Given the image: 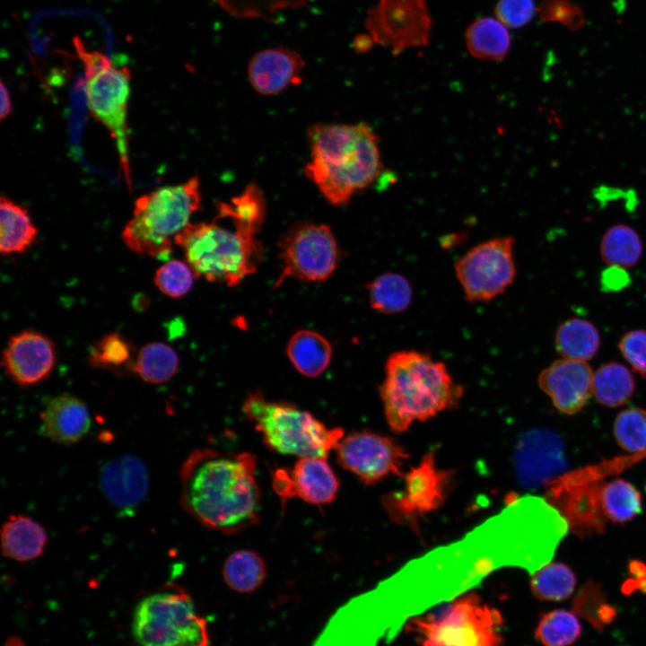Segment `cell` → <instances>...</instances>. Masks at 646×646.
<instances>
[{
	"instance_id": "cell-39",
	"label": "cell",
	"mask_w": 646,
	"mask_h": 646,
	"mask_svg": "<svg viewBox=\"0 0 646 646\" xmlns=\"http://www.w3.org/2000/svg\"><path fill=\"white\" fill-rule=\"evenodd\" d=\"M614 435L618 445L633 454L646 450V410L629 407L621 411L614 422Z\"/></svg>"
},
{
	"instance_id": "cell-28",
	"label": "cell",
	"mask_w": 646,
	"mask_h": 646,
	"mask_svg": "<svg viewBox=\"0 0 646 646\" xmlns=\"http://www.w3.org/2000/svg\"><path fill=\"white\" fill-rule=\"evenodd\" d=\"M371 308L386 315L406 310L413 300V288L406 277L395 272L380 275L367 285Z\"/></svg>"
},
{
	"instance_id": "cell-44",
	"label": "cell",
	"mask_w": 646,
	"mask_h": 646,
	"mask_svg": "<svg viewBox=\"0 0 646 646\" xmlns=\"http://www.w3.org/2000/svg\"><path fill=\"white\" fill-rule=\"evenodd\" d=\"M618 349L632 368L646 376V330L633 329L626 332L618 342Z\"/></svg>"
},
{
	"instance_id": "cell-6",
	"label": "cell",
	"mask_w": 646,
	"mask_h": 646,
	"mask_svg": "<svg viewBox=\"0 0 646 646\" xmlns=\"http://www.w3.org/2000/svg\"><path fill=\"white\" fill-rule=\"evenodd\" d=\"M242 411L264 443L281 454L327 458L344 437L342 428H329L310 413L287 402L270 401L259 392L247 397Z\"/></svg>"
},
{
	"instance_id": "cell-9",
	"label": "cell",
	"mask_w": 646,
	"mask_h": 646,
	"mask_svg": "<svg viewBox=\"0 0 646 646\" xmlns=\"http://www.w3.org/2000/svg\"><path fill=\"white\" fill-rule=\"evenodd\" d=\"M501 614L475 593L460 596L438 614L411 618L423 646H501Z\"/></svg>"
},
{
	"instance_id": "cell-30",
	"label": "cell",
	"mask_w": 646,
	"mask_h": 646,
	"mask_svg": "<svg viewBox=\"0 0 646 646\" xmlns=\"http://www.w3.org/2000/svg\"><path fill=\"white\" fill-rule=\"evenodd\" d=\"M266 567L263 558L255 551L240 549L225 559L223 567L224 582L239 593H250L264 582Z\"/></svg>"
},
{
	"instance_id": "cell-12",
	"label": "cell",
	"mask_w": 646,
	"mask_h": 646,
	"mask_svg": "<svg viewBox=\"0 0 646 646\" xmlns=\"http://www.w3.org/2000/svg\"><path fill=\"white\" fill-rule=\"evenodd\" d=\"M432 20L425 0H380L366 14L365 28L373 43L394 56L426 46Z\"/></svg>"
},
{
	"instance_id": "cell-34",
	"label": "cell",
	"mask_w": 646,
	"mask_h": 646,
	"mask_svg": "<svg viewBox=\"0 0 646 646\" xmlns=\"http://www.w3.org/2000/svg\"><path fill=\"white\" fill-rule=\"evenodd\" d=\"M218 212V215L228 218L240 229L256 236L266 214L264 196L258 187L252 184L230 202L221 203Z\"/></svg>"
},
{
	"instance_id": "cell-47",
	"label": "cell",
	"mask_w": 646,
	"mask_h": 646,
	"mask_svg": "<svg viewBox=\"0 0 646 646\" xmlns=\"http://www.w3.org/2000/svg\"><path fill=\"white\" fill-rule=\"evenodd\" d=\"M373 41L371 38L368 35H361L357 37L354 42V47L358 50H367L372 46Z\"/></svg>"
},
{
	"instance_id": "cell-41",
	"label": "cell",
	"mask_w": 646,
	"mask_h": 646,
	"mask_svg": "<svg viewBox=\"0 0 646 646\" xmlns=\"http://www.w3.org/2000/svg\"><path fill=\"white\" fill-rule=\"evenodd\" d=\"M131 356L130 343L119 333L112 332L92 346L90 362L93 366L118 368L127 364Z\"/></svg>"
},
{
	"instance_id": "cell-16",
	"label": "cell",
	"mask_w": 646,
	"mask_h": 646,
	"mask_svg": "<svg viewBox=\"0 0 646 646\" xmlns=\"http://www.w3.org/2000/svg\"><path fill=\"white\" fill-rule=\"evenodd\" d=\"M327 458H300L291 470L273 473V488L282 502L299 497L314 505L332 502L339 491V480Z\"/></svg>"
},
{
	"instance_id": "cell-22",
	"label": "cell",
	"mask_w": 646,
	"mask_h": 646,
	"mask_svg": "<svg viewBox=\"0 0 646 646\" xmlns=\"http://www.w3.org/2000/svg\"><path fill=\"white\" fill-rule=\"evenodd\" d=\"M40 432L50 441L72 445L83 439L92 424L87 406L71 394L53 397L40 415Z\"/></svg>"
},
{
	"instance_id": "cell-33",
	"label": "cell",
	"mask_w": 646,
	"mask_h": 646,
	"mask_svg": "<svg viewBox=\"0 0 646 646\" xmlns=\"http://www.w3.org/2000/svg\"><path fill=\"white\" fill-rule=\"evenodd\" d=\"M646 458V450L632 455L618 456L604 459L594 465L564 473L554 479L548 485L551 492H561L587 483L602 481L604 478L619 474Z\"/></svg>"
},
{
	"instance_id": "cell-15",
	"label": "cell",
	"mask_w": 646,
	"mask_h": 646,
	"mask_svg": "<svg viewBox=\"0 0 646 646\" xmlns=\"http://www.w3.org/2000/svg\"><path fill=\"white\" fill-rule=\"evenodd\" d=\"M513 461L519 483L531 490L546 488L567 467L561 437L546 429L523 432L517 441Z\"/></svg>"
},
{
	"instance_id": "cell-18",
	"label": "cell",
	"mask_w": 646,
	"mask_h": 646,
	"mask_svg": "<svg viewBox=\"0 0 646 646\" xmlns=\"http://www.w3.org/2000/svg\"><path fill=\"white\" fill-rule=\"evenodd\" d=\"M593 372L586 362L560 359L538 375V386L554 407L565 415H574L592 395Z\"/></svg>"
},
{
	"instance_id": "cell-21",
	"label": "cell",
	"mask_w": 646,
	"mask_h": 646,
	"mask_svg": "<svg viewBox=\"0 0 646 646\" xmlns=\"http://www.w3.org/2000/svg\"><path fill=\"white\" fill-rule=\"evenodd\" d=\"M602 481H595L554 493H546V499L567 520L570 529L578 536L586 537L601 532L605 527V515L600 502Z\"/></svg>"
},
{
	"instance_id": "cell-36",
	"label": "cell",
	"mask_w": 646,
	"mask_h": 646,
	"mask_svg": "<svg viewBox=\"0 0 646 646\" xmlns=\"http://www.w3.org/2000/svg\"><path fill=\"white\" fill-rule=\"evenodd\" d=\"M576 587V577L567 565L547 563L532 573L533 595L543 601H562L571 597Z\"/></svg>"
},
{
	"instance_id": "cell-2",
	"label": "cell",
	"mask_w": 646,
	"mask_h": 646,
	"mask_svg": "<svg viewBox=\"0 0 646 646\" xmlns=\"http://www.w3.org/2000/svg\"><path fill=\"white\" fill-rule=\"evenodd\" d=\"M308 138L310 159L304 174L331 205H346L379 176V141L367 124H316Z\"/></svg>"
},
{
	"instance_id": "cell-31",
	"label": "cell",
	"mask_w": 646,
	"mask_h": 646,
	"mask_svg": "<svg viewBox=\"0 0 646 646\" xmlns=\"http://www.w3.org/2000/svg\"><path fill=\"white\" fill-rule=\"evenodd\" d=\"M643 251L639 233L624 223L612 225L604 233L600 242L603 261L609 266L624 268L635 266Z\"/></svg>"
},
{
	"instance_id": "cell-32",
	"label": "cell",
	"mask_w": 646,
	"mask_h": 646,
	"mask_svg": "<svg viewBox=\"0 0 646 646\" xmlns=\"http://www.w3.org/2000/svg\"><path fill=\"white\" fill-rule=\"evenodd\" d=\"M179 365V356L171 346L153 342L139 350L132 370L148 383L162 384L177 373Z\"/></svg>"
},
{
	"instance_id": "cell-1",
	"label": "cell",
	"mask_w": 646,
	"mask_h": 646,
	"mask_svg": "<svg viewBox=\"0 0 646 646\" xmlns=\"http://www.w3.org/2000/svg\"><path fill=\"white\" fill-rule=\"evenodd\" d=\"M256 471L251 453L196 450L179 470L181 505L207 528L226 535L242 531L260 519L261 491Z\"/></svg>"
},
{
	"instance_id": "cell-17",
	"label": "cell",
	"mask_w": 646,
	"mask_h": 646,
	"mask_svg": "<svg viewBox=\"0 0 646 646\" xmlns=\"http://www.w3.org/2000/svg\"><path fill=\"white\" fill-rule=\"evenodd\" d=\"M57 361L50 338L35 330L11 336L3 352L2 366L6 375L20 386H31L45 380Z\"/></svg>"
},
{
	"instance_id": "cell-20",
	"label": "cell",
	"mask_w": 646,
	"mask_h": 646,
	"mask_svg": "<svg viewBox=\"0 0 646 646\" xmlns=\"http://www.w3.org/2000/svg\"><path fill=\"white\" fill-rule=\"evenodd\" d=\"M305 61L301 55L284 47L268 48L252 56L248 76L252 88L263 95H275L301 81Z\"/></svg>"
},
{
	"instance_id": "cell-25",
	"label": "cell",
	"mask_w": 646,
	"mask_h": 646,
	"mask_svg": "<svg viewBox=\"0 0 646 646\" xmlns=\"http://www.w3.org/2000/svg\"><path fill=\"white\" fill-rule=\"evenodd\" d=\"M465 41L473 57L498 61L509 52L511 39L508 28L498 19L484 17L476 20L467 27Z\"/></svg>"
},
{
	"instance_id": "cell-8",
	"label": "cell",
	"mask_w": 646,
	"mask_h": 646,
	"mask_svg": "<svg viewBox=\"0 0 646 646\" xmlns=\"http://www.w3.org/2000/svg\"><path fill=\"white\" fill-rule=\"evenodd\" d=\"M132 632L140 646H208L206 621L179 586L150 594L136 606Z\"/></svg>"
},
{
	"instance_id": "cell-42",
	"label": "cell",
	"mask_w": 646,
	"mask_h": 646,
	"mask_svg": "<svg viewBox=\"0 0 646 646\" xmlns=\"http://www.w3.org/2000/svg\"><path fill=\"white\" fill-rule=\"evenodd\" d=\"M537 12L544 22H557L571 31H577L585 24L582 9L572 0H542Z\"/></svg>"
},
{
	"instance_id": "cell-10",
	"label": "cell",
	"mask_w": 646,
	"mask_h": 646,
	"mask_svg": "<svg viewBox=\"0 0 646 646\" xmlns=\"http://www.w3.org/2000/svg\"><path fill=\"white\" fill-rule=\"evenodd\" d=\"M514 239L497 237L470 249L454 264L465 298L488 302L502 294L514 282Z\"/></svg>"
},
{
	"instance_id": "cell-26",
	"label": "cell",
	"mask_w": 646,
	"mask_h": 646,
	"mask_svg": "<svg viewBox=\"0 0 646 646\" xmlns=\"http://www.w3.org/2000/svg\"><path fill=\"white\" fill-rule=\"evenodd\" d=\"M554 346L564 359L586 362L597 354L600 336L591 322L573 318L558 326L554 334Z\"/></svg>"
},
{
	"instance_id": "cell-24",
	"label": "cell",
	"mask_w": 646,
	"mask_h": 646,
	"mask_svg": "<svg viewBox=\"0 0 646 646\" xmlns=\"http://www.w3.org/2000/svg\"><path fill=\"white\" fill-rule=\"evenodd\" d=\"M38 229L29 211L7 196L0 199V251L4 256L27 251L35 242Z\"/></svg>"
},
{
	"instance_id": "cell-23",
	"label": "cell",
	"mask_w": 646,
	"mask_h": 646,
	"mask_svg": "<svg viewBox=\"0 0 646 646\" xmlns=\"http://www.w3.org/2000/svg\"><path fill=\"white\" fill-rule=\"evenodd\" d=\"M45 528L35 519L24 515H12L1 530L3 554L18 562H28L39 557L47 545Z\"/></svg>"
},
{
	"instance_id": "cell-43",
	"label": "cell",
	"mask_w": 646,
	"mask_h": 646,
	"mask_svg": "<svg viewBox=\"0 0 646 646\" xmlns=\"http://www.w3.org/2000/svg\"><path fill=\"white\" fill-rule=\"evenodd\" d=\"M536 12L534 0H498L494 8L496 19L511 29L528 23Z\"/></svg>"
},
{
	"instance_id": "cell-7",
	"label": "cell",
	"mask_w": 646,
	"mask_h": 646,
	"mask_svg": "<svg viewBox=\"0 0 646 646\" xmlns=\"http://www.w3.org/2000/svg\"><path fill=\"white\" fill-rule=\"evenodd\" d=\"M74 44L84 68L89 109L115 140L125 179L131 186L127 120L130 71L127 66H115L100 51L88 50L79 38L74 39Z\"/></svg>"
},
{
	"instance_id": "cell-3",
	"label": "cell",
	"mask_w": 646,
	"mask_h": 646,
	"mask_svg": "<svg viewBox=\"0 0 646 646\" xmlns=\"http://www.w3.org/2000/svg\"><path fill=\"white\" fill-rule=\"evenodd\" d=\"M463 394L446 364L429 354L401 350L386 361L380 395L388 424L396 433L457 407Z\"/></svg>"
},
{
	"instance_id": "cell-45",
	"label": "cell",
	"mask_w": 646,
	"mask_h": 646,
	"mask_svg": "<svg viewBox=\"0 0 646 646\" xmlns=\"http://www.w3.org/2000/svg\"><path fill=\"white\" fill-rule=\"evenodd\" d=\"M631 283V278L624 267L610 266L605 269L600 277V284L605 292H618Z\"/></svg>"
},
{
	"instance_id": "cell-35",
	"label": "cell",
	"mask_w": 646,
	"mask_h": 646,
	"mask_svg": "<svg viewBox=\"0 0 646 646\" xmlns=\"http://www.w3.org/2000/svg\"><path fill=\"white\" fill-rule=\"evenodd\" d=\"M600 502L605 517L613 522H626L642 510L641 493L624 479L602 482Z\"/></svg>"
},
{
	"instance_id": "cell-14",
	"label": "cell",
	"mask_w": 646,
	"mask_h": 646,
	"mask_svg": "<svg viewBox=\"0 0 646 646\" xmlns=\"http://www.w3.org/2000/svg\"><path fill=\"white\" fill-rule=\"evenodd\" d=\"M338 463L367 484L389 475L403 476L408 454L397 441L375 432H355L343 437L334 449Z\"/></svg>"
},
{
	"instance_id": "cell-38",
	"label": "cell",
	"mask_w": 646,
	"mask_h": 646,
	"mask_svg": "<svg viewBox=\"0 0 646 646\" xmlns=\"http://www.w3.org/2000/svg\"><path fill=\"white\" fill-rule=\"evenodd\" d=\"M572 610L598 631L616 616L615 608L607 602L601 587L593 581L587 582L581 589L573 599Z\"/></svg>"
},
{
	"instance_id": "cell-29",
	"label": "cell",
	"mask_w": 646,
	"mask_h": 646,
	"mask_svg": "<svg viewBox=\"0 0 646 646\" xmlns=\"http://www.w3.org/2000/svg\"><path fill=\"white\" fill-rule=\"evenodd\" d=\"M634 389L633 374L621 363H605L593 373L592 395L605 406L615 407L624 405L631 398Z\"/></svg>"
},
{
	"instance_id": "cell-13",
	"label": "cell",
	"mask_w": 646,
	"mask_h": 646,
	"mask_svg": "<svg viewBox=\"0 0 646 646\" xmlns=\"http://www.w3.org/2000/svg\"><path fill=\"white\" fill-rule=\"evenodd\" d=\"M403 477L404 489L382 496L381 504L393 522L415 528L420 518L445 502L452 471L439 468L431 450Z\"/></svg>"
},
{
	"instance_id": "cell-40",
	"label": "cell",
	"mask_w": 646,
	"mask_h": 646,
	"mask_svg": "<svg viewBox=\"0 0 646 646\" xmlns=\"http://www.w3.org/2000/svg\"><path fill=\"white\" fill-rule=\"evenodd\" d=\"M196 274L185 261H166L155 272L154 284L162 293L170 298H180L192 288Z\"/></svg>"
},
{
	"instance_id": "cell-5",
	"label": "cell",
	"mask_w": 646,
	"mask_h": 646,
	"mask_svg": "<svg viewBox=\"0 0 646 646\" xmlns=\"http://www.w3.org/2000/svg\"><path fill=\"white\" fill-rule=\"evenodd\" d=\"M231 223L233 229L215 221L189 223L174 238L196 275L229 286L255 272L259 255L256 236Z\"/></svg>"
},
{
	"instance_id": "cell-11",
	"label": "cell",
	"mask_w": 646,
	"mask_h": 646,
	"mask_svg": "<svg viewBox=\"0 0 646 646\" xmlns=\"http://www.w3.org/2000/svg\"><path fill=\"white\" fill-rule=\"evenodd\" d=\"M282 260L280 279L323 281L335 271L340 250L335 236L326 224L298 223L290 228L279 242Z\"/></svg>"
},
{
	"instance_id": "cell-4",
	"label": "cell",
	"mask_w": 646,
	"mask_h": 646,
	"mask_svg": "<svg viewBox=\"0 0 646 646\" xmlns=\"http://www.w3.org/2000/svg\"><path fill=\"white\" fill-rule=\"evenodd\" d=\"M201 206L197 177L188 181L159 188L139 196L133 217L124 227L122 240L135 253L166 259L172 251V240Z\"/></svg>"
},
{
	"instance_id": "cell-19",
	"label": "cell",
	"mask_w": 646,
	"mask_h": 646,
	"mask_svg": "<svg viewBox=\"0 0 646 646\" xmlns=\"http://www.w3.org/2000/svg\"><path fill=\"white\" fill-rule=\"evenodd\" d=\"M100 488L109 502L122 511L136 509L149 490L144 463L133 455H121L107 461L100 469Z\"/></svg>"
},
{
	"instance_id": "cell-27",
	"label": "cell",
	"mask_w": 646,
	"mask_h": 646,
	"mask_svg": "<svg viewBox=\"0 0 646 646\" xmlns=\"http://www.w3.org/2000/svg\"><path fill=\"white\" fill-rule=\"evenodd\" d=\"M287 354L300 373L317 377L328 366L332 349L323 336L310 330H301L289 340Z\"/></svg>"
},
{
	"instance_id": "cell-37",
	"label": "cell",
	"mask_w": 646,
	"mask_h": 646,
	"mask_svg": "<svg viewBox=\"0 0 646 646\" xmlns=\"http://www.w3.org/2000/svg\"><path fill=\"white\" fill-rule=\"evenodd\" d=\"M581 633V626L573 612L555 609L538 621L535 635L544 646H570Z\"/></svg>"
},
{
	"instance_id": "cell-46",
	"label": "cell",
	"mask_w": 646,
	"mask_h": 646,
	"mask_svg": "<svg viewBox=\"0 0 646 646\" xmlns=\"http://www.w3.org/2000/svg\"><path fill=\"white\" fill-rule=\"evenodd\" d=\"M1 100L0 118L4 120L12 113L13 105L10 92L3 82L1 83Z\"/></svg>"
}]
</instances>
